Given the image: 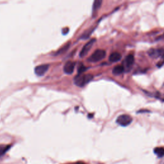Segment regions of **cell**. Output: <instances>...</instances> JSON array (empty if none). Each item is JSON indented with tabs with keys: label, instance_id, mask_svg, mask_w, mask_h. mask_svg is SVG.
<instances>
[{
	"label": "cell",
	"instance_id": "1",
	"mask_svg": "<svg viewBox=\"0 0 164 164\" xmlns=\"http://www.w3.org/2000/svg\"><path fill=\"white\" fill-rule=\"evenodd\" d=\"M92 79H93V76L90 74L87 75H77L75 79V84L76 85L80 87H83L86 84H87L89 82H90Z\"/></svg>",
	"mask_w": 164,
	"mask_h": 164
},
{
	"label": "cell",
	"instance_id": "2",
	"mask_svg": "<svg viewBox=\"0 0 164 164\" xmlns=\"http://www.w3.org/2000/svg\"><path fill=\"white\" fill-rule=\"evenodd\" d=\"M106 57V51L103 49H97L92 54V55L88 58V61L90 62H97Z\"/></svg>",
	"mask_w": 164,
	"mask_h": 164
},
{
	"label": "cell",
	"instance_id": "3",
	"mask_svg": "<svg viewBox=\"0 0 164 164\" xmlns=\"http://www.w3.org/2000/svg\"><path fill=\"white\" fill-rule=\"evenodd\" d=\"M132 121V117L127 114H122L119 116L116 120V122L121 126H127L131 124Z\"/></svg>",
	"mask_w": 164,
	"mask_h": 164
},
{
	"label": "cell",
	"instance_id": "4",
	"mask_svg": "<svg viewBox=\"0 0 164 164\" xmlns=\"http://www.w3.org/2000/svg\"><path fill=\"white\" fill-rule=\"evenodd\" d=\"M96 39H92L90 41H89V42L84 46V48H82L81 52L80 53V57L83 58L88 54L89 51L91 49V48H92V46H93L94 44L96 43Z\"/></svg>",
	"mask_w": 164,
	"mask_h": 164
},
{
	"label": "cell",
	"instance_id": "5",
	"mask_svg": "<svg viewBox=\"0 0 164 164\" xmlns=\"http://www.w3.org/2000/svg\"><path fill=\"white\" fill-rule=\"evenodd\" d=\"M148 54L151 58H157L160 57L164 56V49L161 48H158V49L152 48L148 51Z\"/></svg>",
	"mask_w": 164,
	"mask_h": 164
},
{
	"label": "cell",
	"instance_id": "6",
	"mask_svg": "<svg viewBox=\"0 0 164 164\" xmlns=\"http://www.w3.org/2000/svg\"><path fill=\"white\" fill-rule=\"evenodd\" d=\"M49 66L48 64H43L38 66L35 69V73L39 76H42L46 74L49 69Z\"/></svg>",
	"mask_w": 164,
	"mask_h": 164
},
{
	"label": "cell",
	"instance_id": "7",
	"mask_svg": "<svg viewBox=\"0 0 164 164\" xmlns=\"http://www.w3.org/2000/svg\"><path fill=\"white\" fill-rule=\"evenodd\" d=\"M75 62H73L72 61H68L66 63L64 67V71L65 72V73L67 75H71L73 73L75 67Z\"/></svg>",
	"mask_w": 164,
	"mask_h": 164
},
{
	"label": "cell",
	"instance_id": "8",
	"mask_svg": "<svg viewBox=\"0 0 164 164\" xmlns=\"http://www.w3.org/2000/svg\"><path fill=\"white\" fill-rule=\"evenodd\" d=\"M122 58V55L121 53L118 52L112 53L109 57V61L111 62H119Z\"/></svg>",
	"mask_w": 164,
	"mask_h": 164
},
{
	"label": "cell",
	"instance_id": "9",
	"mask_svg": "<svg viewBox=\"0 0 164 164\" xmlns=\"http://www.w3.org/2000/svg\"><path fill=\"white\" fill-rule=\"evenodd\" d=\"M134 62H135V57L133 55L130 54L128 55L125 60V63L126 64V67H131L133 64H134Z\"/></svg>",
	"mask_w": 164,
	"mask_h": 164
},
{
	"label": "cell",
	"instance_id": "10",
	"mask_svg": "<svg viewBox=\"0 0 164 164\" xmlns=\"http://www.w3.org/2000/svg\"><path fill=\"white\" fill-rule=\"evenodd\" d=\"M124 71H125V67L121 65H119L114 67V69L112 70V73L116 75H119L122 74L123 72H124Z\"/></svg>",
	"mask_w": 164,
	"mask_h": 164
},
{
	"label": "cell",
	"instance_id": "11",
	"mask_svg": "<svg viewBox=\"0 0 164 164\" xmlns=\"http://www.w3.org/2000/svg\"><path fill=\"white\" fill-rule=\"evenodd\" d=\"M102 4L101 0H96L93 3V6H92V14L94 15V13H96L98 10L100 8Z\"/></svg>",
	"mask_w": 164,
	"mask_h": 164
},
{
	"label": "cell",
	"instance_id": "12",
	"mask_svg": "<svg viewBox=\"0 0 164 164\" xmlns=\"http://www.w3.org/2000/svg\"><path fill=\"white\" fill-rule=\"evenodd\" d=\"M10 148V145L0 144V157H2L9 150Z\"/></svg>",
	"mask_w": 164,
	"mask_h": 164
},
{
	"label": "cell",
	"instance_id": "13",
	"mask_svg": "<svg viewBox=\"0 0 164 164\" xmlns=\"http://www.w3.org/2000/svg\"><path fill=\"white\" fill-rule=\"evenodd\" d=\"M154 153H155L158 157L161 158L164 156V148L162 147L156 148L154 149Z\"/></svg>",
	"mask_w": 164,
	"mask_h": 164
},
{
	"label": "cell",
	"instance_id": "14",
	"mask_svg": "<svg viewBox=\"0 0 164 164\" xmlns=\"http://www.w3.org/2000/svg\"><path fill=\"white\" fill-rule=\"evenodd\" d=\"M87 68L85 67V66H84L83 64H80L79 66V67L78 69V75H81L84 73V72H85L86 71Z\"/></svg>",
	"mask_w": 164,
	"mask_h": 164
},
{
	"label": "cell",
	"instance_id": "15",
	"mask_svg": "<svg viewBox=\"0 0 164 164\" xmlns=\"http://www.w3.org/2000/svg\"><path fill=\"white\" fill-rule=\"evenodd\" d=\"M70 46V43H68L67 44H66L64 47H63L60 50H58L57 51V53H56V55H58V54H61L62 53H63V52H65V51L67 50L68 49V48Z\"/></svg>",
	"mask_w": 164,
	"mask_h": 164
},
{
	"label": "cell",
	"instance_id": "16",
	"mask_svg": "<svg viewBox=\"0 0 164 164\" xmlns=\"http://www.w3.org/2000/svg\"><path fill=\"white\" fill-rule=\"evenodd\" d=\"M78 164H85V163H80H80H78Z\"/></svg>",
	"mask_w": 164,
	"mask_h": 164
}]
</instances>
